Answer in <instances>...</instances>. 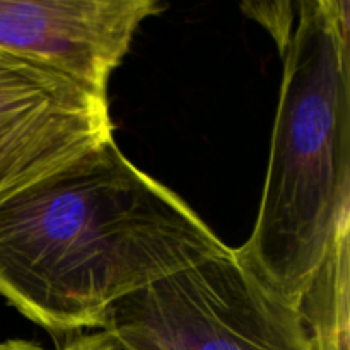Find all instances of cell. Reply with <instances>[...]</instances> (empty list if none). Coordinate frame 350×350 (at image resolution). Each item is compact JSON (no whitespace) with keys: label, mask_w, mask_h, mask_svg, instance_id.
I'll use <instances>...</instances> for the list:
<instances>
[{"label":"cell","mask_w":350,"mask_h":350,"mask_svg":"<svg viewBox=\"0 0 350 350\" xmlns=\"http://www.w3.org/2000/svg\"><path fill=\"white\" fill-rule=\"evenodd\" d=\"M228 250L113 139L0 200V296L51 332Z\"/></svg>","instance_id":"cell-1"},{"label":"cell","mask_w":350,"mask_h":350,"mask_svg":"<svg viewBox=\"0 0 350 350\" xmlns=\"http://www.w3.org/2000/svg\"><path fill=\"white\" fill-rule=\"evenodd\" d=\"M260 211L239 262L297 304L350 231V3H297Z\"/></svg>","instance_id":"cell-2"},{"label":"cell","mask_w":350,"mask_h":350,"mask_svg":"<svg viewBox=\"0 0 350 350\" xmlns=\"http://www.w3.org/2000/svg\"><path fill=\"white\" fill-rule=\"evenodd\" d=\"M101 330L140 350H314L299 308L232 248L120 299Z\"/></svg>","instance_id":"cell-3"},{"label":"cell","mask_w":350,"mask_h":350,"mask_svg":"<svg viewBox=\"0 0 350 350\" xmlns=\"http://www.w3.org/2000/svg\"><path fill=\"white\" fill-rule=\"evenodd\" d=\"M109 139L106 94L0 50V200Z\"/></svg>","instance_id":"cell-4"},{"label":"cell","mask_w":350,"mask_h":350,"mask_svg":"<svg viewBox=\"0 0 350 350\" xmlns=\"http://www.w3.org/2000/svg\"><path fill=\"white\" fill-rule=\"evenodd\" d=\"M154 0H0V50L106 94Z\"/></svg>","instance_id":"cell-5"},{"label":"cell","mask_w":350,"mask_h":350,"mask_svg":"<svg viewBox=\"0 0 350 350\" xmlns=\"http://www.w3.org/2000/svg\"><path fill=\"white\" fill-rule=\"evenodd\" d=\"M350 231L301 296L299 308L314 350H349V262Z\"/></svg>","instance_id":"cell-6"},{"label":"cell","mask_w":350,"mask_h":350,"mask_svg":"<svg viewBox=\"0 0 350 350\" xmlns=\"http://www.w3.org/2000/svg\"><path fill=\"white\" fill-rule=\"evenodd\" d=\"M62 350H140L111 332L99 330L96 334L77 338Z\"/></svg>","instance_id":"cell-7"},{"label":"cell","mask_w":350,"mask_h":350,"mask_svg":"<svg viewBox=\"0 0 350 350\" xmlns=\"http://www.w3.org/2000/svg\"><path fill=\"white\" fill-rule=\"evenodd\" d=\"M0 350H44L43 347L24 340H5L0 342Z\"/></svg>","instance_id":"cell-8"}]
</instances>
